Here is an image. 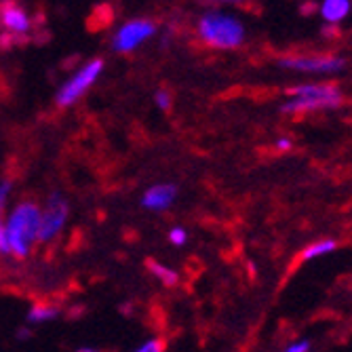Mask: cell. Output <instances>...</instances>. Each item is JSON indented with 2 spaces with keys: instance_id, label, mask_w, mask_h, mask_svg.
I'll list each match as a JSON object with an SVG mask.
<instances>
[{
  "instance_id": "cell-1",
  "label": "cell",
  "mask_w": 352,
  "mask_h": 352,
  "mask_svg": "<svg viewBox=\"0 0 352 352\" xmlns=\"http://www.w3.org/2000/svg\"><path fill=\"white\" fill-rule=\"evenodd\" d=\"M41 205L32 199L19 201L5 213V232L9 243V258L25 260L38 243Z\"/></svg>"
},
{
  "instance_id": "cell-2",
  "label": "cell",
  "mask_w": 352,
  "mask_h": 352,
  "mask_svg": "<svg viewBox=\"0 0 352 352\" xmlns=\"http://www.w3.org/2000/svg\"><path fill=\"white\" fill-rule=\"evenodd\" d=\"M344 104V93L333 82H302L287 89V102L280 104L283 114H310L321 110H338Z\"/></svg>"
},
{
  "instance_id": "cell-3",
  "label": "cell",
  "mask_w": 352,
  "mask_h": 352,
  "mask_svg": "<svg viewBox=\"0 0 352 352\" xmlns=\"http://www.w3.org/2000/svg\"><path fill=\"white\" fill-rule=\"evenodd\" d=\"M197 36L205 47L232 51L239 49L245 38V23L228 11H207L197 21Z\"/></svg>"
},
{
  "instance_id": "cell-4",
  "label": "cell",
  "mask_w": 352,
  "mask_h": 352,
  "mask_svg": "<svg viewBox=\"0 0 352 352\" xmlns=\"http://www.w3.org/2000/svg\"><path fill=\"white\" fill-rule=\"evenodd\" d=\"M104 68H106V63H104L102 57H95V59L85 61L76 72H72L66 80L61 82V87L55 93V104L59 108H72V106H76L85 98V93L100 80Z\"/></svg>"
},
{
  "instance_id": "cell-5",
  "label": "cell",
  "mask_w": 352,
  "mask_h": 352,
  "mask_svg": "<svg viewBox=\"0 0 352 352\" xmlns=\"http://www.w3.org/2000/svg\"><path fill=\"white\" fill-rule=\"evenodd\" d=\"M70 219V201L61 192H51L45 205H41V221H38V243L51 245L61 232L66 230Z\"/></svg>"
},
{
  "instance_id": "cell-6",
  "label": "cell",
  "mask_w": 352,
  "mask_h": 352,
  "mask_svg": "<svg viewBox=\"0 0 352 352\" xmlns=\"http://www.w3.org/2000/svg\"><path fill=\"white\" fill-rule=\"evenodd\" d=\"M283 70H292L300 74H316V76H333L344 72L346 59L340 55H287L278 59Z\"/></svg>"
},
{
  "instance_id": "cell-7",
  "label": "cell",
  "mask_w": 352,
  "mask_h": 352,
  "mask_svg": "<svg viewBox=\"0 0 352 352\" xmlns=\"http://www.w3.org/2000/svg\"><path fill=\"white\" fill-rule=\"evenodd\" d=\"M158 32L156 23L148 17H135V19H126L120 23L114 34L110 38L112 51L114 53H133L142 45H146L154 34Z\"/></svg>"
},
{
  "instance_id": "cell-8",
  "label": "cell",
  "mask_w": 352,
  "mask_h": 352,
  "mask_svg": "<svg viewBox=\"0 0 352 352\" xmlns=\"http://www.w3.org/2000/svg\"><path fill=\"white\" fill-rule=\"evenodd\" d=\"M0 25H3L5 34L21 41L32 32V17L21 5L7 3V5H0Z\"/></svg>"
},
{
  "instance_id": "cell-9",
  "label": "cell",
  "mask_w": 352,
  "mask_h": 352,
  "mask_svg": "<svg viewBox=\"0 0 352 352\" xmlns=\"http://www.w3.org/2000/svg\"><path fill=\"white\" fill-rule=\"evenodd\" d=\"M177 195H179V190L171 182L152 184L150 188H146V192L142 195V207L146 211H152V213H163V211H167V209H171L175 205Z\"/></svg>"
},
{
  "instance_id": "cell-10",
  "label": "cell",
  "mask_w": 352,
  "mask_h": 352,
  "mask_svg": "<svg viewBox=\"0 0 352 352\" xmlns=\"http://www.w3.org/2000/svg\"><path fill=\"white\" fill-rule=\"evenodd\" d=\"M350 9H352L350 0H323L318 5V15L329 25H340L344 19H348Z\"/></svg>"
},
{
  "instance_id": "cell-11",
  "label": "cell",
  "mask_w": 352,
  "mask_h": 352,
  "mask_svg": "<svg viewBox=\"0 0 352 352\" xmlns=\"http://www.w3.org/2000/svg\"><path fill=\"white\" fill-rule=\"evenodd\" d=\"M57 318H59V306H55L51 302H36L30 306V310L25 314V323L30 327H38V325L53 323Z\"/></svg>"
},
{
  "instance_id": "cell-12",
  "label": "cell",
  "mask_w": 352,
  "mask_h": 352,
  "mask_svg": "<svg viewBox=\"0 0 352 352\" xmlns=\"http://www.w3.org/2000/svg\"><path fill=\"white\" fill-rule=\"evenodd\" d=\"M338 247H340V243L336 239H331V236L321 239V241H314L308 247H304V251H302V262H312V260H318V258H325V255L333 253Z\"/></svg>"
},
{
  "instance_id": "cell-13",
  "label": "cell",
  "mask_w": 352,
  "mask_h": 352,
  "mask_svg": "<svg viewBox=\"0 0 352 352\" xmlns=\"http://www.w3.org/2000/svg\"><path fill=\"white\" fill-rule=\"evenodd\" d=\"M148 270L150 274L165 287H175L179 283V274L177 270H173L171 266L163 264V262H156V260H148Z\"/></svg>"
},
{
  "instance_id": "cell-14",
  "label": "cell",
  "mask_w": 352,
  "mask_h": 352,
  "mask_svg": "<svg viewBox=\"0 0 352 352\" xmlns=\"http://www.w3.org/2000/svg\"><path fill=\"white\" fill-rule=\"evenodd\" d=\"M154 104L156 108L161 110V112H169L173 108V98H171V93L167 89H158L154 91Z\"/></svg>"
},
{
  "instance_id": "cell-15",
  "label": "cell",
  "mask_w": 352,
  "mask_h": 352,
  "mask_svg": "<svg viewBox=\"0 0 352 352\" xmlns=\"http://www.w3.org/2000/svg\"><path fill=\"white\" fill-rule=\"evenodd\" d=\"M131 352H165V342L161 338H150L140 346H135Z\"/></svg>"
},
{
  "instance_id": "cell-16",
  "label": "cell",
  "mask_w": 352,
  "mask_h": 352,
  "mask_svg": "<svg viewBox=\"0 0 352 352\" xmlns=\"http://www.w3.org/2000/svg\"><path fill=\"white\" fill-rule=\"evenodd\" d=\"M11 197H13V182L11 179H0V211L7 209Z\"/></svg>"
},
{
  "instance_id": "cell-17",
  "label": "cell",
  "mask_w": 352,
  "mask_h": 352,
  "mask_svg": "<svg viewBox=\"0 0 352 352\" xmlns=\"http://www.w3.org/2000/svg\"><path fill=\"white\" fill-rule=\"evenodd\" d=\"M169 243H171L173 247H186V243H188V232H186V228L173 226V228L169 230Z\"/></svg>"
},
{
  "instance_id": "cell-18",
  "label": "cell",
  "mask_w": 352,
  "mask_h": 352,
  "mask_svg": "<svg viewBox=\"0 0 352 352\" xmlns=\"http://www.w3.org/2000/svg\"><path fill=\"white\" fill-rule=\"evenodd\" d=\"M0 258H9V243L5 232V211H0Z\"/></svg>"
},
{
  "instance_id": "cell-19",
  "label": "cell",
  "mask_w": 352,
  "mask_h": 352,
  "mask_svg": "<svg viewBox=\"0 0 352 352\" xmlns=\"http://www.w3.org/2000/svg\"><path fill=\"white\" fill-rule=\"evenodd\" d=\"M283 352H310V342L308 340H296L287 346Z\"/></svg>"
},
{
  "instance_id": "cell-20",
  "label": "cell",
  "mask_w": 352,
  "mask_h": 352,
  "mask_svg": "<svg viewBox=\"0 0 352 352\" xmlns=\"http://www.w3.org/2000/svg\"><path fill=\"white\" fill-rule=\"evenodd\" d=\"M274 148H276L278 152H287V150H292V148H294V140H292V138H287V135H280V138H276Z\"/></svg>"
},
{
  "instance_id": "cell-21",
  "label": "cell",
  "mask_w": 352,
  "mask_h": 352,
  "mask_svg": "<svg viewBox=\"0 0 352 352\" xmlns=\"http://www.w3.org/2000/svg\"><path fill=\"white\" fill-rule=\"evenodd\" d=\"M76 352H102V350L95 346H80V348H76Z\"/></svg>"
},
{
  "instance_id": "cell-22",
  "label": "cell",
  "mask_w": 352,
  "mask_h": 352,
  "mask_svg": "<svg viewBox=\"0 0 352 352\" xmlns=\"http://www.w3.org/2000/svg\"><path fill=\"white\" fill-rule=\"evenodd\" d=\"M30 338V329H19L17 331V340H28Z\"/></svg>"
}]
</instances>
